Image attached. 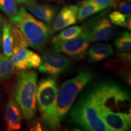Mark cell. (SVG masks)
Masks as SVG:
<instances>
[{"label":"cell","mask_w":131,"mask_h":131,"mask_svg":"<svg viewBox=\"0 0 131 131\" xmlns=\"http://www.w3.org/2000/svg\"><path fill=\"white\" fill-rule=\"evenodd\" d=\"M89 93L110 131L130 129L131 100L126 90L115 83L107 81L96 85Z\"/></svg>","instance_id":"obj_1"},{"label":"cell","mask_w":131,"mask_h":131,"mask_svg":"<svg viewBox=\"0 0 131 131\" xmlns=\"http://www.w3.org/2000/svg\"><path fill=\"white\" fill-rule=\"evenodd\" d=\"M9 21L21 31L29 46L38 51L42 50L50 33L49 25L34 17L24 6Z\"/></svg>","instance_id":"obj_2"},{"label":"cell","mask_w":131,"mask_h":131,"mask_svg":"<svg viewBox=\"0 0 131 131\" xmlns=\"http://www.w3.org/2000/svg\"><path fill=\"white\" fill-rule=\"evenodd\" d=\"M37 74L34 70L21 72L14 86V98L19 104L24 118H33L37 111Z\"/></svg>","instance_id":"obj_3"},{"label":"cell","mask_w":131,"mask_h":131,"mask_svg":"<svg viewBox=\"0 0 131 131\" xmlns=\"http://www.w3.org/2000/svg\"><path fill=\"white\" fill-rule=\"evenodd\" d=\"M58 91L57 81L52 78L42 79L37 88V101L41 119L53 130H58L61 127L57 114Z\"/></svg>","instance_id":"obj_4"},{"label":"cell","mask_w":131,"mask_h":131,"mask_svg":"<svg viewBox=\"0 0 131 131\" xmlns=\"http://www.w3.org/2000/svg\"><path fill=\"white\" fill-rule=\"evenodd\" d=\"M72 122L86 130L110 131L101 118L89 93L83 96L72 108Z\"/></svg>","instance_id":"obj_5"},{"label":"cell","mask_w":131,"mask_h":131,"mask_svg":"<svg viewBox=\"0 0 131 131\" xmlns=\"http://www.w3.org/2000/svg\"><path fill=\"white\" fill-rule=\"evenodd\" d=\"M94 74L84 70L75 77L64 82L58 89L56 100L57 114L60 122L63 120L71 107L75 98L83 88L92 80Z\"/></svg>","instance_id":"obj_6"},{"label":"cell","mask_w":131,"mask_h":131,"mask_svg":"<svg viewBox=\"0 0 131 131\" xmlns=\"http://www.w3.org/2000/svg\"><path fill=\"white\" fill-rule=\"evenodd\" d=\"M83 32L90 42L109 40L115 35L112 23L103 15H99L87 21L83 27Z\"/></svg>","instance_id":"obj_7"},{"label":"cell","mask_w":131,"mask_h":131,"mask_svg":"<svg viewBox=\"0 0 131 131\" xmlns=\"http://www.w3.org/2000/svg\"><path fill=\"white\" fill-rule=\"evenodd\" d=\"M39 71L53 77L64 74L71 70L72 63L66 57L58 52H46L42 55Z\"/></svg>","instance_id":"obj_8"},{"label":"cell","mask_w":131,"mask_h":131,"mask_svg":"<svg viewBox=\"0 0 131 131\" xmlns=\"http://www.w3.org/2000/svg\"><path fill=\"white\" fill-rule=\"evenodd\" d=\"M90 41L83 32L77 37L64 41L53 43V50L58 53H64L75 60L85 58Z\"/></svg>","instance_id":"obj_9"},{"label":"cell","mask_w":131,"mask_h":131,"mask_svg":"<svg viewBox=\"0 0 131 131\" xmlns=\"http://www.w3.org/2000/svg\"><path fill=\"white\" fill-rule=\"evenodd\" d=\"M10 60L15 68L23 71L38 68L40 64L41 58L38 54L23 47L13 52Z\"/></svg>","instance_id":"obj_10"},{"label":"cell","mask_w":131,"mask_h":131,"mask_svg":"<svg viewBox=\"0 0 131 131\" xmlns=\"http://www.w3.org/2000/svg\"><path fill=\"white\" fill-rule=\"evenodd\" d=\"M78 11V6L77 5H68L64 7L55 18L52 32H58L76 23Z\"/></svg>","instance_id":"obj_11"},{"label":"cell","mask_w":131,"mask_h":131,"mask_svg":"<svg viewBox=\"0 0 131 131\" xmlns=\"http://www.w3.org/2000/svg\"><path fill=\"white\" fill-rule=\"evenodd\" d=\"M23 113L19 104L14 96L9 98L5 112L4 121L9 131L19 130L22 125Z\"/></svg>","instance_id":"obj_12"},{"label":"cell","mask_w":131,"mask_h":131,"mask_svg":"<svg viewBox=\"0 0 131 131\" xmlns=\"http://www.w3.org/2000/svg\"><path fill=\"white\" fill-rule=\"evenodd\" d=\"M30 13L41 20L50 25L53 22L57 14V9L53 6L46 4H38L36 2L26 4Z\"/></svg>","instance_id":"obj_13"},{"label":"cell","mask_w":131,"mask_h":131,"mask_svg":"<svg viewBox=\"0 0 131 131\" xmlns=\"http://www.w3.org/2000/svg\"><path fill=\"white\" fill-rule=\"evenodd\" d=\"M114 48L107 43H96L92 46L88 51V61L96 63L104 60L114 55Z\"/></svg>","instance_id":"obj_14"},{"label":"cell","mask_w":131,"mask_h":131,"mask_svg":"<svg viewBox=\"0 0 131 131\" xmlns=\"http://www.w3.org/2000/svg\"><path fill=\"white\" fill-rule=\"evenodd\" d=\"M12 26L10 22L4 21L1 35V46L3 53L7 57H11L13 53L14 37H13Z\"/></svg>","instance_id":"obj_15"},{"label":"cell","mask_w":131,"mask_h":131,"mask_svg":"<svg viewBox=\"0 0 131 131\" xmlns=\"http://www.w3.org/2000/svg\"><path fill=\"white\" fill-rule=\"evenodd\" d=\"M103 10L104 9L98 6L92 0H86L80 6V9L78 8L77 19L78 21H83Z\"/></svg>","instance_id":"obj_16"},{"label":"cell","mask_w":131,"mask_h":131,"mask_svg":"<svg viewBox=\"0 0 131 131\" xmlns=\"http://www.w3.org/2000/svg\"><path fill=\"white\" fill-rule=\"evenodd\" d=\"M15 66L9 57L0 53V80L8 81L14 74Z\"/></svg>","instance_id":"obj_17"},{"label":"cell","mask_w":131,"mask_h":131,"mask_svg":"<svg viewBox=\"0 0 131 131\" xmlns=\"http://www.w3.org/2000/svg\"><path fill=\"white\" fill-rule=\"evenodd\" d=\"M83 32V27L78 26H73L66 28L61 33L52 39V43L56 42L64 41L80 35Z\"/></svg>","instance_id":"obj_18"},{"label":"cell","mask_w":131,"mask_h":131,"mask_svg":"<svg viewBox=\"0 0 131 131\" xmlns=\"http://www.w3.org/2000/svg\"><path fill=\"white\" fill-rule=\"evenodd\" d=\"M109 18L112 24L130 30V14H126L118 11H114L109 14Z\"/></svg>","instance_id":"obj_19"},{"label":"cell","mask_w":131,"mask_h":131,"mask_svg":"<svg viewBox=\"0 0 131 131\" xmlns=\"http://www.w3.org/2000/svg\"><path fill=\"white\" fill-rule=\"evenodd\" d=\"M115 45L118 50L123 53H128L131 50L130 32L125 31L115 41Z\"/></svg>","instance_id":"obj_20"},{"label":"cell","mask_w":131,"mask_h":131,"mask_svg":"<svg viewBox=\"0 0 131 131\" xmlns=\"http://www.w3.org/2000/svg\"><path fill=\"white\" fill-rule=\"evenodd\" d=\"M17 4L16 0H0V10L4 12L9 18L18 12Z\"/></svg>","instance_id":"obj_21"},{"label":"cell","mask_w":131,"mask_h":131,"mask_svg":"<svg viewBox=\"0 0 131 131\" xmlns=\"http://www.w3.org/2000/svg\"><path fill=\"white\" fill-rule=\"evenodd\" d=\"M114 7L119 12L123 14H130L131 6L128 1H121L119 2L115 1L114 4Z\"/></svg>","instance_id":"obj_22"},{"label":"cell","mask_w":131,"mask_h":131,"mask_svg":"<svg viewBox=\"0 0 131 131\" xmlns=\"http://www.w3.org/2000/svg\"><path fill=\"white\" fill-rule=\"evenodd\" d=\"M98 6H100L103 9H105L109 6H114L115 2L117 0H92Z\"/></svg>","instance_id":"obj_23"},{"label":"cell","mask_w":131,"mask_h":131,"mask_svg":"<svg viewBox=\"0 0 131 131\" xmlns=\"http://www.w3.org/2000/svg\"><path fill=\"white\" fill-rule=\"evenodd\" d=\"M16 2L18 4H28L29 3L36 2L37 0H16Z\"/></svg>","instance_id":"obj_24"},{"label":"cell","mask_w":131,"mask_h":131,"mask_svg":"<svg viewBox=\"0 0 131 131\" xmlns=\"http://www.w3.org/2000/svg\"><path fill=\"white\" fill-rule=\"evenodd\" d=\"M4 19H3L2 16L0 14V46H1V35H2V29Z\"/></svg>","instance_id":"obj_25"},{"label":"cell","mask_w":131,"mask_h":131,"mask_svg":"<svg viewBox=\"0 0 131 131\" xmlns=\"http://www.w3.org/2000/svg\"><path fill=\"white\" fill-rule=\"evenodd\" d=\"M129 1H130V0H129Z\"/></svg>","instance_id":"obj_26"}]
</instances>
